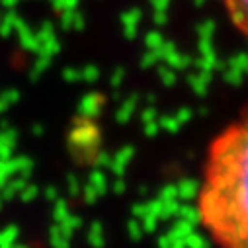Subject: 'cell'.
I'll use <instances>...</instances> for the list:
<instances>
[{"mask_svg": "<svg viewBox=\"0 0 248 248\" xmlns=\"http://www.w3.org/2000/svg\"><path fill=\"white\" fill-rule=\"evenodd\" d=\"M12 248H28V246H24V244H14Z\"/></svg>", "mask_w": 248, "mask_h": 248, "instance_id": "10", "label": "cell"}, {"mask_svg": "<svg viewBox=\"0 0 248 248\" xmlns=\"http://www.w3.org/2000/svg\"><path fill=\"white\" fill-rule=\"evenodd\" d=\"M14 160H16V168H18V172H22L24 176H28V174L31 172L33 162H31L30 158H26V156H16Z\"/></svg>", "mask_w": 248, "mask_h": 248, "instance_id": "4", "label": "cell"}, {"mask_svg": "<svg viewBox=\"0 0 248 248\" xmlns=\"http://www.w3.org/2000/svg\"><path fill=\"white\" fill-rule=\"evenodd\" d=\"M198 213L219 248H248V115L209 145Z\"/></svg>", "mask_w": 248, "mask_h": 248, "instance_id": "1", "label": "cell"}, {"mask_svg": "<svg viewBox=\"0 0 248 248\" xmlns=\"http://www.w3.org/2000/svg\"><path fill=\"white\" fill-rule=\"evenodd\" d=\"M16 238H18V227H14V225L0 231V246L2 248H12L16 244Z\"/></svg>", "mask_w": 248, "mask_h": 248, "instance_id": "3", "label": "cell"}, {"mask_svg": "<svg viewBox=\"0 0 248 248\" xmlns=\"http://www.w3.org/2000/svg\"><path fill=\"white\" fill-rule=\"evenodd\" d=\"M234 28L248 39V0H221Z\"/></svg>", "mask_w": 248, "mask_h": 248, "instance_id": "2", "label": "cell"}, {"mask_svg": "<svg viewBox=\"0 0 248 248\" xmlns=\"http://www.w3.org/2000/svg\"><path fill=\"white\" fill-rule=\"evenodd\" d=\"M10 186H12V188L16 190V192H22L24 188H26V186H28V182H26V178H16V180H12V182H8Z\"/></svg>", "mask_w": 248, "mask_h": 248, "instance_id": "8", "label": "cell"}, {"mask_svg": "<svg viewBox=\"0 0 248 248\" xmlns=\"http://www.w3.org/2000/svg\"><path fill=\"white\" fill-rule=\"evenodd\" d=\"M20 194H22V200H24V202H31V200L37 196V188H35V186H31V184H28Z\"/></svg>", "mask_w": 248, "mask_h": 248, "instance_id": "5", "label": "cell"}, {"mask_svg": "<svg viewBox=\"0 0 248 248\" xmlns=\"http://www.w3.org/2000/svg\"><path fill=\"white\" fill-rule=\"evenodd\" d=\"M69 215H67V205L63 203V202H59L57 203V207H55V219L57 221H65Z\"/></svg>", "mask_w": 248, "mask_h": 248, "instance_id": "6", "label": "cell"}, {"mask_svg": "<svg viewBox=\"0 0 248 248\" xmlns=\"http://www.w3.org/2000/svg\"><path fill=\"white\" fill-rule=\"evenodd\" d=\"M12 149H14V147L0 143V160H8V158H12Z\"/></svg>", "mask_w": 248, "mask_h": 248, "instance_id": "7", "label": "cell"}, {"mask_svg": "<svg viewBox=\"0 0 248 248\" xmlns=\"http://www.w3.org/2000/svg\"><path fill=\"white\" fill-rule=\"evenodd\" d=\"M0 207H2V198H0Z\"/></svg>", "mask_w": 248, "mask_h": 248, "instance_id": "12", "label": "cell"}, {"mask_svg": "<svg viewBox=\"0 0 248 248\" xmlns=\"http://www.w3.org/2000/svg\"><path fill=\"white\" fill-rule=\"evenodd\" d=\"M2 109H4V106H2V104H0V111H2Z\"/></svg>", "mask_w": 248, "mask_h": 248, "instance_id": "11", "label": "cell"}, {"mask_svg": "<svg viewBox=\"0 0 248 248\" xmlns=\"http://www.w3.org/2000/svg\"><path fill=\"white\" fill-rule=\"evenodd\" d=\"M45 196H47L49 200H55V190H53V188H49V190L45 192Z\"/></svg>", "mask_w": 248, "mask_h": 248, "instance_id": "9", "label": "cell"}]
</instances>
